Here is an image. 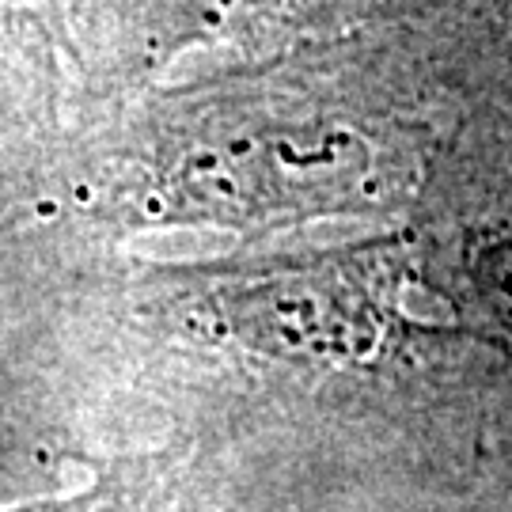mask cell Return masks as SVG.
Listing matches in <instances>:
<instances>
[{
	"label": "cell",
	"mask_w": 512,
	"mask_h": 512,
	"mask_svg": "<svg viewBox=\"0 0 512 512\" xmlns=\"http://www.w3.org/2000/svg\"><path fill=\"white\" fill-rule=\"evenodd\" d=\"M202 129L179 137V160L156 164V190L183 217L255 224L266 217H311L384 198L387 164L361 129L281 114L258 88H220Z\"/></svg>",
	"instance_id": "6da1fadb"
},
{
	"label": "cell",
	"mask_w": 512,
	"mask_h": 512,
	"mask_svg": "<svg viewBox=\"0 0 512 512\" xmlns=\"http://www.w3.org/2000/svg\"><path fill=\"white\" fill-rule=\"evenodd\" d=\"M217 308L239 338L274 353L365 357L384 338V308L353 258H323L224 285Z\"/></svg>",
	"instance_id": "7a4b0ae2"
},
{
	"label": "cell",
	"mask_w": 512,
	"mask_h": 512,
	"mask_svg": "<svg viewBox=\"0 0 512 512\" xmlns=\"http://www.w3.org/2000/svg\"><path fill=\"white\" fill-rule=\"evenodd\" d=\"M76 46L61 0H0V84L46 107L69 92Z\"/></svg>",
	"instance_id": "3957f363"
},
{
	"label": "cell",
	"mask_w": 512,
	"mask_h": 512,
	"mask_svg": "<svg viewBox=\"0 0 512 512\" xmlns=\"http://www.w3.org/2000/svg\"><path fill=\"white\" fill-rule=\"evenodd\" d=\"M467 270L494 319L512 334V217L486 220L467 239Z\"/></svg>",
	"instance_id": "277c9868"
},
{
	"label": "cell",
	"mask_w": 512,
	"mask_h": 512,
	"mask_svg": "<svg viewBox=\"0 0 512 512\" xmlns=\"http://www.w3.org/2000/svg\"><path fill=\"white\" fill-rule=\"evenodd\" d=\"M27 512H57V509H27Z\"/></svg>",
	"instance_id": "5b68a950"
}]
</instances>
